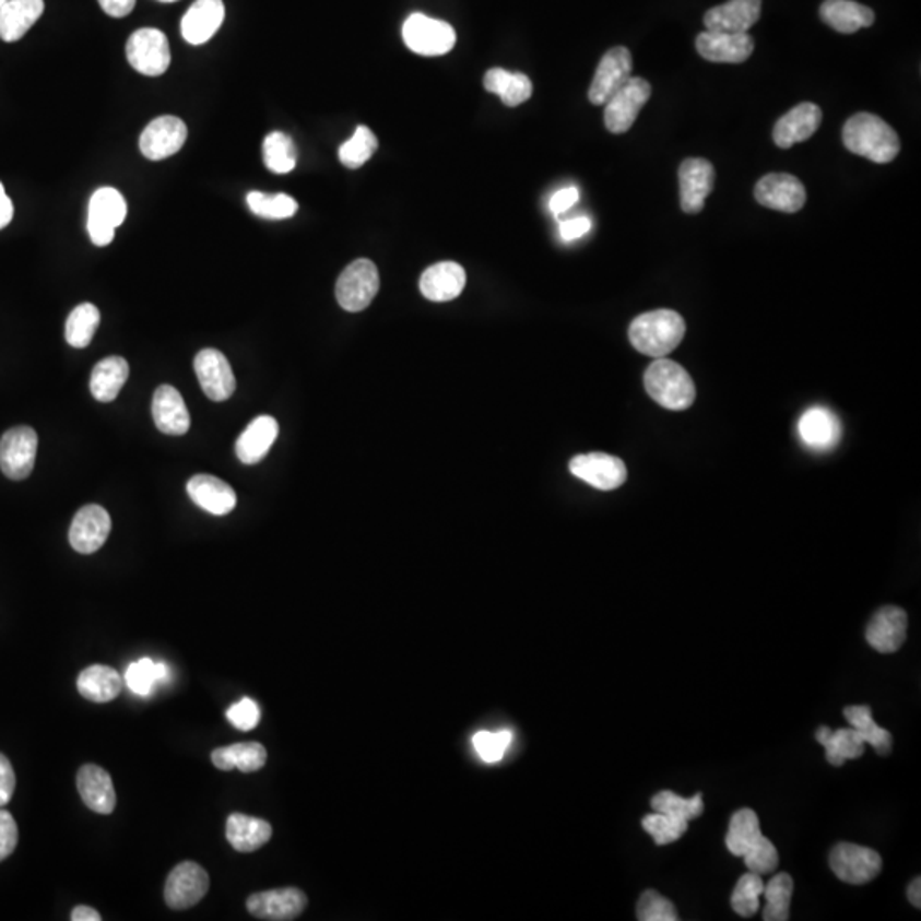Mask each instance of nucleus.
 Listing matches in <instances>:
<instances>
[{
  "mask_svg": "<svg viewBox=\"0 0 921 921\" xmlns=\"http://www.w3.org/2000/svg\"><path fill=\"white\" fill-rule=\"evenodd\" d=\"M843 144L857 156L872 163L887 164L901 151L898 133L883 118L872 114H857L845 123Z\"/></svg>",
  "mask_w": 921,
  "mask_h": 921,
  "instance_id": "nucleus-1",
  "label": "nucleus"
},
{
  "mask_svg": "<svg viewBox=\"0 0 921 921\" xmlns=\"http://www.w3.org/2000/svg\"><path fill=\"white\" fill-rule=\"evenodd\" d=\"M686 323L683 316L671 309H658L634 319L628 330L631 345L640 354L664 357L685 339Z\"/></svg>",
  "mask_w": 921,
  "mask_h": 921,
  "instance_id": "nucleus-2",
  "label": "nucleus"
},
{
  "mask_svg": "<svg viewBox=\"0 0 921 921\" xmlns=\"http://www.w3.org/2000/svg\"><path fill=\"white\" fill-rule=\"evenodd\" d=\"M643 382L649 397L661 404L662 409L681 412L695 403V382L688 370L674 361L658 358L647 369Z\"/></svg>",
  "mask_w": 921,
  "mask_h": 921,
  "instance_id": "nucleus-3",
  "label": "nucleus"
},
{
  "mask_svg": "<svg viewBox=\"0 0 921 921\" xmlns=\"http://www.w3.org/2000/svg\"><path fill=\"white\" fill-rule=\"evenodd\" d=\"M378 267L370 260H355L336 281V300L349 312L364 311L379 292Z\"/></svg>",
  "mask_w": 921,
  "mask_h": 921,
  "instance_id": "nucleus-4",
  "label": "nucleus"
},
{
  "mask_svg": "<svg viewBox=\"0 0 921 921\" xmlns=\"http://www.w3.org/2000/svg\"><path fill=\"white\" fill-rule=\"evenodd\" d=\"M127 59L139 74L157 78L172 66V48L163 32L142 27L127 42Z\"/></svg>",
  "mask_w": 921,
  "mask_h": 921,
  "instance_id": "nucleus-5",
  "label": "nucleus"
},
{
  "mask_svg": "<svg viewBox=\"0 0 921 921\" xmlns=\"http://www.w3.org/2000/svg\"><path fill=\"white\" fill-rule=\"evenodd\" d=\"M127 202L117 188L103 187L94 191L87 212V233L96 246H108L114 241L115 231L127 217Z\"/></svg>",
  "mask_w": 921,
  "mask_h": 921,
  "instance_id": "nucleus-6",
  "label": "nucleus"
},
{
  "mask_svg": "<svg viewBox=\"0 0 921 921\" xmlns=\"http://www.w3.org/2000/svg\"><path fill=\"white\" fill-rule=\"evenodd\" d=\"M403 39L406 47L424 57H439L449 54L456 44V32L446 21L416 12L403 24Z\"/></svg>",
  "mask_w": 921,
  "mask_h": 921,
  "instance_id": "nucleus-7",
  "label": "nucleus"
},
{
  "mask_svg": "<svg viewBox=\"0 0 921 921\" xmlns=\"http://www.w3.org/2000/svg\"><path fill=\"white\" fill-rule=\"evenodd\" d=\"M829 867L836 877L851 886L874 881L883 871V859L872 848L853 843H838L829 853Z\"/></svg>",
  "mask_w": 921,
  "mask_h": 921,
  "instance_id": "nucleus-8",
  "label": "nucleus"
},
{
  "mask_svg": "<svg viewBox=\"0 0 921 921\" xmlns=\"http://www.w3.org/2000/svg\"><path fill=\"white\" fill-rule=\"evenodd\" d=\"M652 87L641 78H630L622 90L616 91L606 103L604 123L611 133H625L634 127L638 114L650 99Z\"/></svg>",
  "mask_w": 921,
  "mask_h": 921,
  "instance_id": "nucleus-9",
  "label": "nucleus"
},
{
  "mask_svg": "<svg viewBox=\"0 0 921 921\" xmlns=\"http://www.w3.org/2000/svg\"><path fill=\"white\" fill-rule=\"evenodd\" d=\"M38 436L32 427H14L0 439V470L8 479H27L35 468Z\"/></svg>",
  "mask_w": 921,
  "mask_h": 921,
  "instance_id": "nucleus-10",
  "label": "nucleus"
},
{
  "mask_svg": "<svg viewBox=\"0 0 921 921\" xmlns=\"http://www.w3.org/2000/svg\"><path fill=\"white\" fill-rule=\"evenodd\" d=\"M211 886V878L199 863L181 862L167 875L164 899L173 910H188L199 905Z\"/></svg>",
  "mask_w": 921,
  "mask_h": 921,
  "instance_id": "nucleus-11",
  "label": "nucleus"
},
{
  "mask_svg": "<svg viewBox=\"0 0 921 921\" xmlns=\"http://www.w3.org/2000/svg\"><path fill=\"white\" fill-rule=\"evenodd\" d=\"M187 139V123L181 118L164 115L145 127L139 147L147 160L163 161L178 154Z\"/></svg>",
  "mask_w": 921,
  "mask_h": 921,
  "instance_id": "nucleus-12",
  "label": "nucleus"
},
{
  "mask_svg": "<svg viewBox=\"0 0 921 921\" xmlns=\"http://www.w3.org/2000/svg\"><path fill=\"white\" fill-rule=\"evenodd\" d=\"M631 67L634 62H631L628 48L614 47L607 50L595 69L594 79L589 87V102L595 106L606 105L610 97L622 90L631 78Z\"/></svg>",
  "mask_w": 921,
  "mask_h": 921,
  "instance_id": "nucleus-13",
  "label": "nucleus"
},
{
  "mask_svg": "<svg viewBox=\"0 0 921 921\" xmlns=\"http://www.w3.org/2000/svg\"><path fill=\"white\" fill-rule=\"evenodd\" d=\"M755 199L759 205L771 211L795 214L801 211L807 200L805 187L801 179L787 173H771L763 176L756 184Z\"/></svg>",
  "mask_w": 921,
  "mask_h": 921,
  "instance_id": "nucleus-14",
  "label": "nucleus"
},
{
  "mask_svg": "<svg viewBox=\"0 0 921 921\" xmlns=\"http://www.w3.org/2000/svg\"><path fill=\"white\" fill-rule=\"evenodd\" d=\"M716 167L701 157H689L680 166L681 209L686 214H700L705 200L713 190Z\"/></svg>",
  "mask_w": 921,
  "mask_h": 921,
  "instance_id": "nucleus-15",
  "label": "nucleus"
},
{
  "mask_svg": "<svg viewBox=\"0 0 921 921\" xmlns=\"http://www.w3.org/2000/svg\"><path fill=\"white\" fill-rule=\"evenodd\" d=\"M307 896L297 887H282V889L263 890L249 896L246 908L249 913L260 920L291 921L296 920L306 910Z\"/></svg>",
  "mask_w": 921,
  "mask_h": 921,
  "instance_id": "nucleus-16",
  "label": "nucleus"
},
{
  "mask_svg": "<svg viewBox=\"0 0 921 921\" xmlns=\"http://www.w3.org/2000/svg\"><path fill=\"white\" fill-rule=\"evenodd\" d=\"M570 471L577 479L604 492L622 486L628 474L622 459L604 452L576 456L570 461Z\"/></svg>",
  "mask_w": 921,
  "mask_h": 921,
  "instance_id": "nucleus-17",
  "label": "nucleus"
},
{
  "mask_svg": "<svg viewBox=\"0 0 921 921\" xmlns=\"http://www.w3.org/2000/svg\"><path fill=\"white\" fill-rule=\"evenodd\" d=\"M194 374L203 393L212 401H226L236 391V378L229 361L215 349H203L194 357Z\"/></svg>",
  "mask_w": 921,
  "mask_h": 921,
  "instance_id": "nucleus-18",
  "label": "nucleus"
},
{
  "mask_svg": "<svg viewBox=\"0 0 921 921\" xmlns=\"http://www.w3.org/2000/svg\"><path fill=\"white\" fill-rule=\"evenodd\" d=\"M109 531H111V519H109L108 510L91 504V506L82 507L72 519L69 541L75 552L91 555L106 543Z\"/></svg>",
  "mask_w": 921,
  "mask_h": 921,
  "instance_id": "nucleus-19",
  "label": "nucleus"
},
{
  "mask_svg": "<svg viewBox=\"0 0 921 921\" xmlns=\"http://www.w3.org/2000/svg\"><path fill=\"white\" fill-rule=\"evenodd\" d=\"M696 50L708 62L743 63L755 51V39L747 33L705 32L696 38Z\"/></svg>",
  "mask_w": 921,
  "mask_h": 921,
  "instance_id": "nucleus-20",
  "label": "nucleus"
},
{
  "mask_svg": "<svg viewBox=\"0 0 921 921\" xmlns=\"http://www.w3.org/2000/svg\"><path fill=\"white\" fill-rule=\"evenodd\" d=\"M908 630V614L898 606H884L872 616L865 638L869 646L881 653H895L901 649Z\"/></svg>",
  "mask_w": 921,
  "mask_h": 921,
  "instance_id": "nucleus-21",
  "label": "nucleus"
},
{
  "mask_svg": "<svg viewBox=\"0 0 921 921\" xmlns=\"http://www.w3.org/2000/svg\"><path fill=\"white\" fill-rule=\"evenodd\" d=\"M761 16V0H729L705 14L707 32L747 33Z\"/></svg>",
  "mask_w": 921,
  "mask_h": 921,
  "instance_id": "nucleus-22",
  "label": "nucleus"
},
{
  "mask_svg": "<svg viewBox=\"0 0 921 921\" xmlns=\"http://www.w3.org/2000/svg\"><path fill=\"white\" fill-rule=\"evenodd\" d=\"M823 111L814 103H801L777 121L774 129L775 144L780 149H790L793 144L805 142L819 130Z\"/></svg>",
  "mask_w": 921,
  "mask_h": 921,
  "instance_id": "nucleus-23",
  "label": "nucleus"
},
{
  "mask_svg": "<svg viewBox=\"0 0 921 921\" xmlns=\"http://www.w3.org/2000/svg\"><path fill=\"white\" fill-rule=\"evenodd\" d=\"M226 17L222 0H197L181 20V35L188 44L199 47L214 38Z\"/></svg>",
  "mask_w": 921,
  "mask_h": 921,
  "instance_id": "nucleus-24",
  "label": "nucleus"
},
{
  "mask_svg": "<svg viewBox=\"0 0 921 921\" xmlns=\"http://www.w3.org/2000/svg\"><path fill=\"white\" fill-rule=\"evenodd\" d=\"M154 424L167 436H185L190 430V413L178 389L160 386L152 398Z\"/></svg>",
  "mask_w": 921,
  "mask_h": 921,
  "instance_id": "nucleus-25",
  "label": "nucleus"
},
{
  "mask_svg": "<svg viewBox=\"0 0 921 921\" xmlns=\"http://www.w3.org/2000/svg\"><path fill=\"white\" fill-rule=\"evenodd\" d=\"M467 285V272L454 261L432 264L421 279L424 297L434 303H448L461 296Z\"/></svg>",
  "mask_w": 921,
  "mask_h": 921,
  "instance_id": "nucleus-26",
  "label": "nucleus"
},
{
  "mask_svg": "<svg viewBox=\"0 0 921 921\" xmlns=\"http://www.w3.org/2000/svg\"><path fill=\"white\" fill-rule=\"evenodd\" d=\"M78 789L84 804L94 813L103 814V816L114 813L117 805V792H115L111 777L108 771L103 770L102 766H82L78 774Z\"/></svg>",
  "mask_w": 921,
  "mask_h": 921,
  "instance_id": "nucleus-27",
  "label": "nucleus"
},
{
  "mask_svg": "<svg viewBox=\"0 0 921 921\" xmlns=\"http://www.w3.org/2000/svg\"><path fill=\"white\" fill-rule=\"evenodd\" d=\"M187 491L191 500L212 516H226L236 507V492L212 474H194Z\"/></svg>",
  "mask_w": 921,
  "mask_h": 921,
  "instance_id": "nucleus-28",
  "label": "nucleus"
},
{
  "mask_svg": "<svg viewBox=\"0 0 921 921\" xmlns=\"http://www.w3.org/2000/svg\"><path fill=\"white\" fill-rule=\"evenodd\" d=\"M799 434L805 446L814 451H828L840 440V421L831 410L825 406H813L801 416Z\"/></svg>",
  "mask_w": 921,
  "mask_h": 921,
  "instance_id": "nucleus-29",
  "label": "nucleus"
},
{
  "mask_svg": "<svg viewBox=\"0 0 921 921\" xmlns=\"http://www.w3.org/2000/svg\"><path fill=\"white\" fill-rule=\"evenodd\" d=\"M276 436H279V424L275 418L269 415L258 416L237 439V458L245 464L260 463L261 459L269 454Z\"/></svg>",
  "mask_w": 921,
  "mask_h": 921,
  "instance_id": "nucleus-30",
  "label": "nucleus"
},
{
  "mask_svg": "<svg viewBox=\"0 0 921 921\" xmlns=\"http://www.w3.org/2000/svg\"><path fill=\"white\" fill-rule=\"evenodd\" d=\"M820 17L835 32L851 35L874 24L875 14L867 5L853 0H825L820 5Z\"/></svg>",
  "mask_w": 921,
  "mask_h": 921,
  "instance_id": "nucleus-31",
  "label": "nucleus"
},
{
  "mask_svg": "<svg viewBox=\"0 0 921 921\" xmlns=\"http://www.w3.org/2000/svg\"><path fill=\"white\" fill-rule=\"evenodd\" d=\"M44 11V0H8L0 12V39H4L5 44L20 42Z\"/></svg>",
  "mask_w": 921,
  "mask_h": 921,
  "instance_id": "nucleus-32",
  "label": "nucleus"
},
{
  "mask_svg": "<svg viewBox=\"0 0 921 921\" xmlns=\"http://www.w3.org/2000/svg\"><path fill=\"white\" fill-rule=\"evenodd\" d=\"M125 681L117 669L108 665H90L79 674L78 689L81 696L94 704H106L120 695Z\"/></svg>",
  "mask_w": 921,
  "mask_h": 921,
  "instance_id": "nucleus-33",
  "label": "nucleus"
},
{
  "mask_svg": "<svg viewBox=\"0 0 921 921\" xmlns=\"http://www.w3.org/2000/svg\"><path fill=\"white\" fill-rule=\"evenodd\" d=\"M226 836L234 850L249 853L269 843L272 838V826L260 817L239 813L231 814L227 819Z\"/></svg>",
  "mask_w": 921,
  "mask_h": 921,
  "instance_id": "nucleus-34",
  "label": "nucleus"
},
{
  "mask_svg": "<svg viewBox=\"0 0 921 921\" xmlns=\"http://www.w3.org/2000/svg\"><path fill=\"white\" fill-rule=\"evenodd\" d=\"M129 362L123 357H106L97 362L91 374V393L102 403L117 400L121 388L129 379Z\"/></svg>",
  "mask_w": 921,
  "mask_h": 921,
  "instance_id": "nucleus-35",
  "label": "nucleus"
},
{
  "mask_svg": "<svg viewBox=\"0 0 921 921\" xmlns=\"http://www.w3.org/2000/svg\"><path fill=\"white\" fill-rule=\"evenodd\" d=\"M267 749L260 743H239L233 746L217 747L212 751V763L215 768L222 771H231L234 768L243 774H253L267 765Z\"/></svg>",
  "mask_w": 921,
  "mask_h": 921,
  "instance_id": "nucleus-36",
  "label": "nucleus"
},
{
  "mask_svg": "<svg viewBox=\"0 0 921 921\" xmlns=\"http://www.w3.org/2000/svg\"><path fill=\"white\" fill-rule=\"evenodd\" d=\"M816 739L817 743L825 746L826 759L833 766H841L848 759L860 758L865 753V743H863L862 735L853 728L831 731V729L823 725V728L817 729Z\"/></svg>",
  "mask_w": 921,
  "mask_h": 921,
  "instance_id": "nucleus-37",
  "label": "nucleus"
},
{
  "mask_svg": "<svg viewBox=\"0 0 921 921\" xmlns=\"http://www.w3.org/2000/svg\"><path fill=\"white\" fill-rule=\"evenodd\" d=\"M483 86L488 93L497 94L506 106H519L533 96V82L521 72L506 69H491L483 79Z\"/></svg>",
  "mask_w": 921,
  "mask_h": 921,
  "instance_id": "nucleus-38",
  "label": "nucleus"
},
{
  "mask_svg": "<svg viewBox=\"0 0 921 921\" xmlns=\"http://www.w3.org/2000/svg\"><path fill=\"white\" fill-rule=\"evenodd\" d=\"M765 836L759 826L758 814L751 808H741L732 816L729 833L725 836L728 850L734 857H744L747 851L753 850Z\"/></svg>",
  "mask_w": 921,
  "mask_h": 921,
  "instance_id": "nucleus-39",
  "label": "nucleus"
},
{
  "mask_svg": "<svg viewBox=\"0 0 921 921\" xmlns=\"http://www.w3.org/2000/svg\"><path fill=\"white\" fill-rule=\"evenodd\" d=\"M843 716L851 728L857 729L859 734L862 735L863 743L871 744L881 756L889 755L890 747H893V737H890L889 731L878 728L877 723L874 722L871 707H867V705L847 707L843 710Z\"/></svg>",
  "mask_w": 921,
  "mask_h": 921,
  "instance_id": "nucleus-40",
  "label": "nucleus"
},
{
  "mask_svg": "<svg viewBox=\"0 0 921 921\" xmlns=\"http://www.w3.org/2000/svg\"><path fill=\"white\" fill-rule=\"evenodd\" d=\"M102 315L94 304H79L66 323V340L74 349H86L93 342Z\"/></svg>",
  "mask_w": 921,
  "mask_h": 921,
  "instance_id": "nucleus-41",
  "label": "nucleus"
},
{
  "mask_svg": "<svg viewBox=\"0 0 921 921\" xmlns=\"http://www.w3.org/2000/svg\"><path fill=\"white\" fill-rule=\"evenodd\" d=\"M793 895V878L787 872L775 875L763 889L766 899L763 920L787 921L790 918V901Z\"/></svg>",
  "mask_w": 921,
  "mask_h": 921,
  "instance_id": "nucleus-42",
  "label": "nucleus"
},
{
  "mask_svg": "<svg viewBox=\"0 0 921 921\" xmlns=\"http://www.w3.org/2000/svg\"><path fill=\"white\" fill-rule=\"evenodd\" d=\"M264 166L275 175H287L294 172L297 164V151L294 141L284 132H272L264 137Z\"/></svg>",
  "mask_w": 921,
  "mask_h": 921,
  "instance_id": "nucleus-43",
  "label": "nucleus"
},
{
  "mask_svg": "<svg viewBox=\"0 0 921 921\" xmlns=\"http://www.w3.org/2000/svg\"><path fill=\"white\" fill-rule=\"evenodd\" d=\"M249 211L261 219H270V221H282V219H291L296 215L297 205L296 200L292 199L291 194L285 193H263V191H249L246 197Z\"/></svg>",
  "mask_w": 921,
  "mask_h": 921,
  "instance_id": "nucleus-44",
  "label": "nucleus"
},
{
  "mask_svg": "<svg viewBox=\"0 0 921 921\" xmlns=\"http://www.w3.org/2000/svg\"><path fill=\"white\" fill-rule=\"evenodd\" d=\"M167 677H169V671L166 664L144 658L129 665L125 674V685L129 686L130 692L135 695L147 696L157 683H164Z\"/></svg>",
  "mask_w": 921,
  "mask_h": 921,
  "instance_id": "nucleus-45",
  "label": "nucleus"
},
{
  "mask_svg": "<svg viewBox=\"0 0 921 921\" xmlns=\"http://www.w3.org/2000/svg\"><path fill=\"white\" fill-rule=\"evenodd\" d=\"M378 137L374 135L370 129L361 125L355 130L354 135L349 141L343 142L339 151V157L343 166L349 167V169H357L374 156V152L378 151Z\"/></svg>",
  "mask_w": 921,
  "mask_h": 921,
  "instance_id": "nucleus-46",
  "label": "nucleus"
},
{
  "mask_svg": "<svg viewBox=\"0 0 921 921\" xmlns=\"http://www.w3.org/2000/svg\"><path fill=\"white\" fill-rule=\"evenodd\" d=\"M653 813L668 814L680 819L692 820L704 813V798L696 793L695 798L683 799L671 790H662L652 798Z\"/></svg>",
  "mask_w": 921,
  "mask_h": 921,
  "instance_id": "nucleus-47",
  "label": "nucleus"
},
{
  "mask_svg": "<svg viewBox=\"0 0 921 921\" xmlns=\"http://www.w3.org/2000/svg\"><path fill=\"white\" fill-rule=\"evenodd\" d=\"M763 889H765V883H763L761 875L755 874V872L744 874L743 877L739 878L734 893H732V910L744 918L758 913Z\"/></svg>",
  "mask_w": 921,
  "mask_h": 921,
  "instance_id": "nucleus-48",
  "label": "nucleus"
},
{
  "mask_svg": "<svg viewBox=\"0 0 921 921\" xmlns=\"http://www.w3.org/2000/svg\"><path fill=\"white\" fill-rule=\"evenodd\" d=\"M641 826L652 836L653 841L662 847V845L674 843V841L680 840L681 836L685 835L686 829H688V820L668 816V814L652 813L647 814L641 819Z\"/></svg>",
  "mask_w": 921,
  "mask_h": 921,
  "instance_id": "nucleus-49",
  "label": "nucleus"
},
{
  "mask_svg": "<svg viewBox=\"0 0 921 921\" xmlns=\"http://www.w3.org/2000/svg\"><path fill=\"white\" fill-rule=\"evenodd\" d=\"M637 918L640 921H676L680 917L673 902L658 890L649 889L638 899Z\"/></svg>",
  "mask_w": 921,
  "mask_h": 921,
  "instance_id": "nucleus-50",
  "label": "nucleus"
},
{
  "mask_svg": "<svg viewBox=\"0 0 921 921\" xmlns=\"http://www.w3.org/2000/svg\"><path fill=\"white\" fill-rule=\"evenodd\" d=\"M512 743V732H479L474 734L473 746L479 753L480 758L485 763H498L506 756V751L509 749Z\"/></svg>",
  "mask_w": 921,
  "mask_h": 921,
  "instance_id": "nucleus-51",
  "label": "nucleus"
},
{
  "mask_svg": "<svg viewBox=\"0 0 921 921\" xmlns=\"http://www.w3.org/2000/svg\"><path fill=\"white\" fill-rule=\"evenodd\" d=\"M743 859L749 872L758 875L774 874L780 862L777 848L766 836L753 850L747 851Z\"/></svg>",
  "mask_w": 921,
  "mask_h": 921,
  "instance_id": "nucleus-52",
  "label": "nucleus"
},
{
  "mask_svg": "<svg viewBox=\"0 0 921 921\" xmlns=\"http://www.w3.org/2000/svg\"><path fill=\"white\" fill-rule=\"evenodd\" d=\"M226 717L233 723L234 728L239 729V731H253L258 722H260V707L251 698H243L241 701H237L233 707H229Z\"/></svg>",
  "mask_w": 921,
  "mask_h": 921,
  "instance_id": "nucleus-53",
  "label": "nucleus"
},
{
  "mask_svg": "<svg viewBox=\"0 0 921 921\" xmlns=\"http://www.w3.org/2000/svg\"><path fill=\"white\" fill-rule=\"evenodd\" d=\"M20 831L11 813L0 808V862L16 850Z\"/></svg>",
  "mask_w": 921,
  "mask_h": 921,
  "instance_id": "nucleus-54",
  "label": "nucleus"
},
{
  "mask_svg": "<svg viewBox=\"0 0 921 921\" xmlns=\"http://www.w3.org/2000/svg\"><path fill=\"white\" fill-rule=\"evenodd\" d=\"M14 789H16V774L12 770L11 761L4 755H0V807L9 804Z\"/></svg>",
  "mask_w": 921,
  "mask_h": 921,
  "instance_id": "nucleus-55",
  "label": "nucleus"
},
{
  "mask_svg": "<svg viewBox=\"0 0 921 921\" xmlns=\"http://www.w3.org/2000/svg\"><path fill=\"white\" fill-rule=\"evenodd\" d=\"M592 222L589 217L568 219L560 224V236L564 241H576L591 231Z\"/></svg>",
  "mask_w": 921,
  "mask_h": 921,
  "instance_id": "nucleus-56",
  "label": "nucleus"
},
{
  "mask_svg": "<svg viewBox=\"0 0 921 921\" xmlns=\"http://www.w3.org/2000/svg\"><path fill=\"white\" fill-rule=\"evenodd\" d=\"M579 190L576 187L564 188V190L556 191L550 200V211L555 215L565 214L568 209L579 202Z\"/></svg>",
  "mask_w": 921,
  "mask_h": 921,
  "instance_id": "nucleus-57",
  "label": "nucleus"
},
{
  "mask_svg": "<svg viewBox=\"0 0 921 921\" xmlns=\"http://www.w3.org/2000/svg\"><path fill=\"white\" fill-rule=\"evenodd\" d=\"M97 2L108 16L121 20L133 11L137 0H97Z\"/></svg>",
  "mask_w": 921,
  "mask_h": 921,
  "instance_id": "nucleus-58",
  "label": "nucleus"
},
{
  "mask_svg": "<svg viewBox=\"0 0 921 921\" xmlns=\"http://www.w3.org/2000/svg\"><path fill=\"white\" fill-rule=\"evenodd\" d=\"M12 217H14V206H12L4 187L0 184V229H4L5 226L11 224Z\"/></svg>",
  "mask_w": 921,
  "mask_h": 921,
  "instance_id": "nucleus-59",
  "label": "nucleus"
},
{
  "mask_svg": "<svg viewBox=\"0 0 921 921\" xmlns=\"http://www.w3.org/2000/svg\"><path fill=\"white\" fill-rule=\"evenodd\" d=\"M72 921H102V914L90 906H78L71 914Z\"/></svg>",
  "mask_w": 921,
  "mask_h": 921,
  "instance_id": "nucleus-60",
  "label": "nucleus"
},
{
  "mask_svg": "<svg viewBox=\"0 0 921 921\" xmlns=\"http://www.w3.org/2000/svg\"><path fill=\"white\" fill-rule=\"evenodd\" d=\"M908 899L914 908H921V881L920 877L914 878L913 883L908 887Z\"/></svg>",
  "mask_w": 921,
  "mask_h": 921,
  "instance_id": "nucleus-61",
  "label": "nucleus"
},
{
  "mask_svg": "<svg viewBox=\"0 0 921 921\" xmlns=\"http://www.w3.org/2000/svg\"><path fill=\"white\" fill-rule=\"evenodd\" d=\"M8 4V0H0V12L4 9V5Z\"/></svg>",
  "mask_w": 921,
  "mask_h": 921,
  "instance_id": "nucleus-62",
  "label": "nucleus"
},
{
  "mask_svg": "<svg viewBox=\"0 0 921 921\" xmlns=\"http://www.w3.org/2000/svg\"><path fill=\"white\" fill-rule=\"evenodd\" d=\"M160 2H164V4H172V2H178V0H160Z\"/></svg>",
  "mask_w": 921,
  "mask_h": 921,
  "instance_id": "nucleus-63",
  "label": "nucleus"
}]
</instances>
